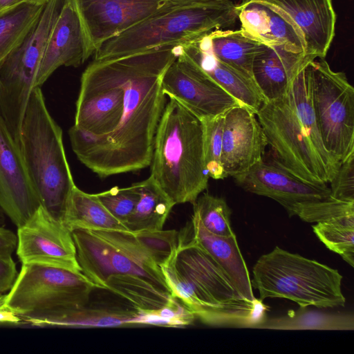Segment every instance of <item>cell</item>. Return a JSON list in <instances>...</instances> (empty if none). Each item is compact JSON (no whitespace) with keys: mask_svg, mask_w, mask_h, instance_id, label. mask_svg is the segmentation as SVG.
I'll return each instance as SVG.
<instances>
[{"mask_svg":"<svg viewBox=\"0 0 354 354\" xmlns=\"http://www.w3.org/2000/svg\"><path fill=\"white\" fill-rule=\"evenodd\" d=\"M239 7L241 29L247 35L265 45L305 57L304 36L282 9L264 0H245Z\"/></svg>","mask_w":354,"mask_h":354,"instance_id":"cell-19","label":"cell"},{"mask_svg":"<svg viewBox=\"0 0 354 354\" xmlns=\"http://www.w3.org/2000/svg\"><path fill=\"white\" fill-rule=\"evenodd\" d=\"M162 86L166 95L176 99L201 120L241 104L185 53L182 45L162 77Z\"/></svg>","mask_w":354,"mask_h":354,"instance_id":"cell-14","label":"cell"},{"mask_svg":"<svg viewBox=\"0 0 354 354\" xmlns=\"http://www.w3.org/2000/svg\"><path fill=\"white\" fill-rule=\"evenodd\" d=\"M63 3L48 0L35 28L0 68V111L15 140L19 138L47 41Z\"/></svg>","mask_w":354,"mask_h":354,"instance_id":"cell-9","label":"cell"},{"mask_svg":"<svg viewBox=\"0 0 354 354\" xmlns=\"http://www.w3.org/2000/svg\"><path fill=\"white\" fill-rule=\"evenodd\" d=\"M95 286L82 272L41 264H22L6 295L4 308L19 317L87 305Z\"/></svg>","mask_w":354,"mask_h":354,"instance_id":"cell-8","label":"cell"},{"mask_svg":"<svg viewBox=\"0 0 354 354\" xmlns=\"http://www.w3.org/2000/svg\"><path fill=\"white\" fill-rule=\"evenodd\" d=\"M178 52V45L166 46L109 58L124 90L118 127L101 136L74 126L68 131L77 158L101 178L150 165L155 133L165 106L162 80Z\"/></svg>","mask_w":354,"mask_h":354,"instance_id":"cell-1","label":"cell"},{"mask_svg":"<svg viewBox=\"0 0 354 354\" xmlns=\"http://www.w3.org/2000/svg\"><path fill=\"white\" fill-rule=\"evenodd\" d=\"M104 289L124 298L131 306L144 313L159 309L171 296L147 279L129 274L109 277Z\"/></svg>","mask_w":354,"mask_h":354,"instance_id":"cell-30","label":"cell"},{"mask_svg":"<svg viewBox=\"0 0 354 354\" xmlns=\"http://www.w3.org/2000/svg\"><path fill=\"white\" fill-rule=\"evenodd\" d=\"M124 104V90L111 59L90 63L81 77L74 127L101 136L118 125Z\"/></svg>","mask_w":354,"mask_h":354,"instance_id":"cell-12","label":"cell"},{"mask_svg":"<svg viewBox=\"0 0 354 354\" xmlns=\"http://www.w3.org/2000/svg\"><path fill=\"white\" fill-rule=\"evenodd\" d=\"M17 245V237L15 233L0 227V257L11 256Z\"/></svg>","mask_w":354,"mask_h":354,"instance_id":"cell-42","label":"cell"},{"mask_svg":"<svg viewBox=\"0 0 354 354\" xmlns=\"http://www.w3.org/2000/svg\"><path fill=\"white\" fill-rule=\"evenodd\" d=\"M171 295L202 323L211 326L254 328L265 320L266 306L238 291L219 264L197 243L188 225L178 232L169 257L160 266Z\"/></svg>","mask_w":354,"mask_h":354,"instance_id":"cell-2","label":"cell"},{"mask_svg":"<svg viewBox=\"0 0 354 354\" xmlns=\"http://www.w3.org/2000/svg\"><path fill=\"white\" fill-rule=\"evenodd\" d=\"M82 63L84 44L80 21L72 7L64 1L47 41L35 87H41L59 67H77Z\"/></svg>","mask_w":354,"mask_h":354,"instance_id":"cell-21","label":"cell"},{"mask_svg":"<svg viewBox=\"0 0 354 354\" xmlns=\"http://www.w3.org/2000/svg\"><path fill=\"white\" fill-rule=\"evenodd\" d=\"M45 5L25 3L0 17V68L35 28Z\"/></svg>","mask_w":354,"mask_h":354,"instance_id":"cell-31","label":"cell"},{"mask_svg":"<svg viewBox=\"0 0 354 354\" xmlns=\"http://www.w3.org/2000/svg\"><path fill=\"white\" fill-rule=\"evenodd\" d=\"M28 3L37 4V5H45L48 0H26Z\"/></svg>","mask_w":354,"mask_h":354,"instance_id":"cell-45","label":"cell"},{"mask_svg":"<svg viewBox=\"0 0 354 354\" xmlns=\"http://www.w3.org/2000/svg\"><path fill=\"white\" fill-rule=\"evenodd\" d=\"M282 9L301 30L305 59H324L335 35L336 14L332 0H264Z\"/></svg>","mask_w":354,"mask_h":354,"instance_id":"cell-20","label":"cell"},{"mask_svg":"<svg viewBox=\"0 0 354 354\" xmlns=\"http://www.w3.org/2000/svg\"><path fill=\"white\" fill-rule=\"evenodd\" d=\"M172 2L176 3H189L192 1H204V0H170Z\"/></svg>","mask_w":354,"mask_h":354,"instance_id":"cell-47","label":"cell"},{"mask_svg":"<svg viewBox=\"0 0 354 354\" xmlns=\"http://www.w3.org/2000/svg\"><path fill=\"white\" fill-rule=\"evenodd\" d=\"M63 224L71 232L75 230L129 231L103 205L96 194L86 193L76 186Z\"/></svg>","mask_w":354,"mask_h":354,"instance_id":"cell-29","label":"cell"},{"mask_svg":"<svg viewBox=\"0 0 354 354\" xmlns=\"http://www.w3.org/2000/svg\"><path fill=\"white\" fill-rule=\"evenodd\" d=\"M17 228V254L21 264H41L81 272L71 232L41 206Z\"/></svg>","mask_w":354,"mask_h":354,"instance_id":"cell-15","label":"cell"},{"mask_svg":"<svg viewBox=\"0 0 354 354\" xmlns=\"http://www.w3.org/2000/svg\"><path fill=\"white\" fill-rule=\"evenodd\" d=\"M81 272L104 289L115 274L142 277L170 293L160 265L138 236L122 230H75L71 232Z\"/></svg>","mask_w":354,"mask_h":354,"instance_id":"cell-7","label":"cell"},{"mask_svg":"<svg viewBox=\"0 0 354 354\" xmlns=\"http://www.w3.org/2000/svg\"><path fill=\"white\" fill-rule=\"evenodd\" d=\"M64 1L72 7L80 21L84 62L109 39L174 3L170 0Z\"/></svg>","mask_w":354,"mask_h":354,"instance_id":"cell-13","label":"cell"},{"mask_svg":"<svg viewBox=\"0 0 354 354\" xmlns=\"http://www.w3.org/2000/svg\"><path fill=\"white\" fill-rule=\"evenodd\" d=\"M182 48L221 88L257 113L264 100L252 80L216 59L199 38L183 44Z\"/></svg>","mask_w":354,"mask_h":354,"instance_id":"cell-25","label":"cell"},{"mask_svg":"<svg viewBox=\"0 0 354 354\" xmlns=\"http://www.w3.org/2000/svg\"><path fill=\"white\" fill-rule=\"evenodd\" d=\"M196 319L194 313L178 299L172 295L165 305L158 310L142 312L140 325L184 327Z\"/></svg>","mask_w":354,"mask_h":354,"instance_id":"cell-37","label":"cell"},{"mask_svg":"<svg viewBox=\"0 0 354 354\" xmlns=\"http://www.w3.org/2000/svg\"><path fill=\"white\" fill-rule=\"evenodd\" d=\"M188 227L193 238L225 270L240 294L249 301L257 300L235 234L223 236L209 232L194 213Z\"/></svg>","mask_w":354,"mask_h":354,"instance_id":"cell-23","label":"cell"},{"mask_svg":"<svg viewBox=\"0 0 354 354\" xmlns=\"http://www.w3.org/2000/svg\"><path fill=\"white\" fill-rule=\"evenodd\" d=\"M160 266L171 255L178 242V232L174 230L141 232L136 234Z\"/></svg>","mask_w":354,"mask_h":354,"instance_id":"cell-39","label":"cell"},{"mask_svg":"<svg viewBox=\"0 0 354 354\" xmlns=\"http://www.w3.org/2000/svg\"><path fill=\"white\" fill-rule=\"evenodd\" d=\"M307 64L300 68L292 80L287 94L303 130L334 177L341 164L326 151L324 145L313 106L312 82Z\"/></svg>","mask_w":354,"mask_h":354,"instance_id":"cell-26","label":"cell"},{"mask_svg":"<svg viewBox=\"0 0 354 354\" xmlns=\"http://www.w3.org/2000/svg\"><path fill=\"white\" fill-rule=\"evenodd\" d=\"M313 230L319 240L330 251L354 266V214L317 223Z\"/></svg>","mask_w":354,"mask_h":354,"instance_id":"cell-33","label":"cell"},{"mask_svg":"<svg viewBox=\"0 0 354 354\" xmlns=\"http://www.w3.org/2000/svg\"><path fill=\"white\" fill-rule=\"evenodd\" d=\"M138 183L140 198L125 226L133 234L163 230L175 203L151 176Z\"/></svg>","mask_w":354,"mask_h":354,"instance_id":"cell-28","label":"cell"},{"mask_svg":"<svg viewBox=\"0 0 354 354\" xmlns=\"http://www.w3.org/2000/svg\"><path fill=\"white\" fill-rule=\"evenodd\" d=\"M290 311L283 317L265 319L254 328L281 330H353L351 315L326 313L316 310Z\"/></svg>","mask_w":354,"mask_h":354,"instance_id":"cell-32","label":"cell"},{"mask_svg":"<svg viewBox=\"0 0 354 354\" xmlns=\"http://www.w3.org/2000/svg\"><path fill=\"white\" fill-rule=\"evenodd\" d=\"M266 146L253 111L239 104L224 113L221 164L227 177L244 174L263 160Z\"/></svg>","mask_w":354,"mask_h":354,"instance_id":"cell-17","label":"cell"},{"mask_svg":"<svg viewBox=\"0 0 354 354\" xmlns=\"http://www.w3.org/2000/svg\"><path fill=\"white\" fill-rule=\"evenodd\" d=\"M6 214L0 205V227H3L6 221Z\"/></svg>","mask_w":354,"mask_h":354,"instance_id":"cell-44","label":"cell"},{"mask_svg":"<svg viewBox=\"0 0 354 354\" xmlns=\"http://www.w3.org/2000/svg\"><path fill=\"white\" fill-rule=\"evenodd\" d=\"M203 124V153L209 176L224 179L227 176L221 164L224 114L202 120Z\"/></svg>","mask_w":354,"mask_h":354,"instance_id":"cell-35","label":"cell"},{"mask_svg":"<svg viewBox=\"0 0 354 354\" xmlns=\"http://www.w3.org/2000/svg\"><path fill=\"white\" fill-rule=\"evenodd\" d=\"M237 185L245 191L269 197L285 209L299 203L331 198L327 185H313L304 182L283 167L263 159L248 171L234 177Z\"/></svg>","mask_w":354,"mask_h":354,"instance_id":"cell-18","label":"cell"},{"mask_svg":"<svg viewBox=\"0 0 354 354\" xmlns=\"http://www.w3.org/2000/svg\"><path fill=\"white\" fill-rule=\"evenodd\" d=\"M17 277L15 263L11 256L0 257V293L10 290Z\"/></svg>","mask_w":354,"mask_h":354,"instance_id":"cell-41","label":"cell"},{"mask_svg":"<svg viewBox=\"0 0 354 354\" xmlns=\"http://www.w3.org/2000/svg\"><path fill=\"white\" fill-rule=\"evenodd\" d=\"M199 39L216 59L253 80L252 62L263 44L247 35L241 29L216 30Z\"/></svg>","mask_w":354,"mask_h":354,"instance_id":"cell-27","label":"cell"},{"mask_svg":"<svg viewBox=\"0 0 354 354\" xmlns=\"http://www.w3.org/2000/svg\"><path fill=\"white\" fill-rule=\"evenodd\" d=\"M274 161L308 183L327 185L330 174L303 130L288 94L263 102L256 113Z\"/></svg>","mask_w":354,"mask_h":354,"instance_id":"cell-11","label":"cell"},{"mask_svg":"<svg viewBox=\"0 0 354 354\" xmlns=\"http://www.w3.org/2000/svg\"><path fill=\"white\" fill-rule=\"evenodd\" d=\"M0 205L17 227L41 207L30 182L19 147L0 111Z\"/></svg>","mask_w":354,"mask_h":354,"instance_id":"cell-16","label":"cell"},{"mask_svg":"<svg viewBox=\"0 0 354 354\" xmlns=\"http://www.w3.org/2000/svg\"><path fill=\"white\" fill-rule=\"evenodd\" d=\"M329 183L333 198L354 203V153L341 163L337 172Z\"/></svg>","mask_w":354,"mask_h":354,"instance_id":"cell-40","label":"cell"},{"mask_svg":"<svg viewBox=\"0 0 354 354\" xmlns=\"http://www.w3.org/2000/svg\"><path fill=\"white\" fill-rule=\"evenodd\" d=\"M193 205V213L209 232L223 236L234 234L231 225L232 211L224 198L204 194Z\"/></svg>","mask_w":354,"mask_h":354,"instance_id":"cell-34","label":"cell"},{"mask_svg":"<svg viewBox=\"0 0 354 354\" xmlns=\"http://www.w3.org/2000/svg\"><path fill=\"white\" fill-rule=\"evenodd\" d=\"M19 147L41 206L63 223L76 185L66 159L62 130L50 114L39 86L33 89L26 106Z\"/></svg>","mask_w":354,"mask_h":354,"instance_id":"cell-4","label":"cell"},{"mask_svg":"<svg viewBox=\"0 0 354 354\" xmlns=\"http://www.w3.org/2000/svg\"><path fill=\"white\" fill-rule=\"evenodd\" d=\"M6 295L0 293V309L4 308V304L6 301Z\"/></svg>","mask_w":354,"mask_h":354,"instance_id":"cell-46","label":"cell"},{"mask_svg":"<svg viewBox=\"0 0 354 354\" xmlns=\"http://www.w3.org/2000/svg\"><path fill=\"white\" fill-rule=\"evenodd\" d=\"M153 140L151 176L176 204H194L209 178L203 153L202 120L169 97Z\"/></svg>","mask_w":354,"mask_h":354,"instance_id":"cell-3","label":"cell"},{"mask_svg":"<svg viewBox=\"0 0 354 354\" xmlns=\"http://www.w3.org/2000/svg\"><path fill=\"white\" fill-rule=\"evenodd\" d=\"M239 7L230 0L172 3L105 41L94 59L127 55L166 46L183 45L233 25Z\"/></svg>","mask_w":354,"mask_h":354,"instance_id":"cell-5","label":"cell"},{"mask_svg":"<svg viewBox=\"0 0 354 354\" xmlns=\"http://www.w3.org/2000/svg\"><path fill=\"white\" fill-rule=\"evenodd\" d=\"M142 312L133 306H86L20 317L21 321L37 326L118 327L140 325Z\"/></svg>","mask_w":354,"mask_h":354,"instance_id":"cell-24","label":"cell"},{"mask_svg":"<svg viewBox=\"0 0 354 354\" xmlns=\"http://www.w3.org/2000/svg\"><path fill=\"white\" fill-rule=\"evenodd\" d=\"M308 62L302 55L264 44L252 66L253 80L264 102L285 95L293 77Z\"/></svg>","mask_w":354,"mask_h":354,"instance_id":"cell-22","label":"cell"},{"mask_svg":"<svg viewBox=\"0 0 354 354\" xmlns=\"http://www.w3.org/2000/svg\"><path fill=\"white\" fill-rule=\"evenodd\" d=\"M252 288L260 300L287 299L300 308L344 306L343 277L337 270L276 246L252 268Z\"/></svg>","mask_w":354,"mask_h":354,"instance_id":"cell-6","label":"cell"},{"mask_svg":"<svg viewBox=\"0 0 354 354\" xmlns=\"http://www.w3.org/2000/svg\"><path fill=\"white\" fill-rule=\"evenodd\" d=\"M25 3H27L26 0H0V17L14 10Z\"/></svg>","mask_w":354,"mask_h":354,"instance_id":"cell-43","label":"cell"},{"mask_svg":"<svg viewBox=\"0 0 354 354\" xmlns=\"http://www.w3.org/2000/svg\"><path fill=\"white\" fill-rule=\"evenodd\" d=\"M96 195L108 211L125 225L140 198L139 183L124 188L113 187Z\"/></svg>","mask_w":354,"mask_h":354,"instance_id":"cell-38","label":"cell"},{"mask_svg":"<svg viewBox=\"0 0 354 354\" xmlns=\"http://www.w3.org/2000/svg\"><path fill=\"white\" fill-rule=\"evenodd\" d=\"M313 103L324 145L340 164L354 153V88L324 59L308 62Z\"/></svg>","mask_w":354,"mask_h":354,"instance_id":"cell-10","label":"cell"},{"mask_svg":"<svg viewBox=\"0 0 354 354\" xmlns=\"http://www.w3.org/2000/svg\"><path fill=\"white\" fill-rule=\"evenodd\" d=\"M286 210L290 216H297L308 223H319L342 216L354 214V203L341 201L331 197L295 204Z\"/></svg>","mask_w":354,"mask_h":354,"instance_id":"cell-36","label":"cell"}]
</instances>
